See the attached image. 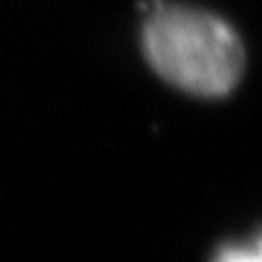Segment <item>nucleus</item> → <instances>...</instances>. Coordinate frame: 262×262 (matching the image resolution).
<instances>
[{"label":"nucleus","mask_w":262,"mask_h":262,"mask_svg":"<svg viewBox=\"0 0 262 262\" xmlns=\"http://www.w3.org/2000/svg\"><path fill=\"white\" fill-rule=\"evenodd\" d=\"M143 50L159 77L203 97L229 93L244 69L239 37L223 19L173 3L149 9Z\"/></svg>","instance_id":"f257e3e1"},{"label":"nucleus","mask_w":262,"mask_h":262,"mask_svg":"<svg viewBox=\"0 0 262 262\" xmlns=\"http://www.w3.org/2000/svg\"><path fill=\"white\" fill-rule=\"evenodd\" d=\"M213 262H262V233L250 244L223 248Z\"/></svg>","instance_id":"f03ea898"}]
</instances>
